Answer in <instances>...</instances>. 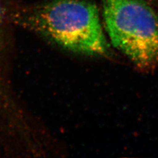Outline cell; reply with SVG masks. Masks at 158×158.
I'll return each mask as SVG.
<instances>
[{
    "label": "cell",
    "mask_w": 158,
    "mask_h": 158,
    "mask_svg": "<svg viewBox=\"0 0 158 158\" xmlns=\"http://www.w3.org/2000/svg\"><path fill=\"white\" fill-rule=\"evenodd\" d=\"M113 46L138 68L158 66V14L144 0H102Z\"/></svg>",
    "instance_id": "obj_2"
},
{
    "label": "cell",
    "mask_w": 158,
    "mask_h": 158,
    "mask_svg": "<svg viewBox=\"0 0 158 158\" xmlns=\"http://www.w3.org/2000/svg\"><path fill=\"white\" fill-rule=\"evenodd\" d=\"M2 18H3V9H2L1 5H0V24H1V23H2Z\"/></svg>",
    "instance_id": "obj_3"
},
{
    "label": "cell",
    "mask_w": 158,
    "mask_h": 158,
    "mask_svg": "<svg viewBox=\"0 0 158 158\" xmlns=\"http://www.w3.org/2000/svg\"><path fill=\"white\" fill-rule=\"evenodd\" d=\"M152 1H158V0H152Z\"/></svg>",
    "instance_id": "obj_4"
},
{
    "label": "cell",
    "mask_w": 158,
    "mask_h": 158,
    "mask_svg": "<svg viewBox=\"0 0 158 158\" xmlns=\"http://www.w3.org/2000/svg\"><path fill=\"white\" fill-rule=\"evenodd\" d=\"M22 21L67 50L105 56L110 46L96 4L88 0H49L24 11Z\"/></svg>",
    "instance_id": "obj_1"
}]
</instances>
